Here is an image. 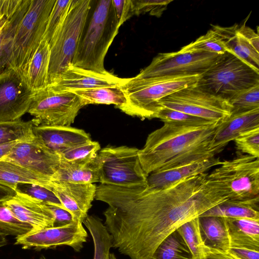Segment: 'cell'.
I'll return each instance as SVG.
<instances>
[{
  "label": "cell",
  "mask_w": 259,
  "mask_h": 259,
  "mask_svg": "<svg viewBox=\"0 0 259 259\" xmlns=\"http://www.w3.org/2000/svg\"><path fill=\"white\" fill-rule=\"evenodd\" d=\"M95 198L108 205L103 214L112 247L130 259H151L170 233L229 199L207 172L161 188L100 184Z\"/></svg>",
  "instance_id": "obj_1"
},
{
  "label": "cell",
  "mask_w": 259,
  "mask_h": 259,
  "mask_svg": "<svg viewBox=\"0 0 259 259\" xmlns=\"http://www.w3.org/2000/svg\"><path fill=\"white\" fill-rule=\"evenodd\" d=\"M219 123L189 126L164 123L149 134L144 147L139 150L143 170L148 175L157 170L215 156L221 152L212 147Z\"/></svg>",
  "instance_id": "obj_2"
},
{
  "label": "cell",
  "mask_w": 259,
  "mask_h": 259,
  "mask_svg": "<svg viewBox=\"0 0 259 259\" xmlns=\"http://www.w3.org/2000/svg\"><path fill=\"white\" fill-rule=\"evenodd\" d=\"M119 27L112 0H90L71 65L107 72L105 57Z\"/></svg>",
  "instance_id": "obj_3"
},
{
  "label": "cell",
  "mask_w": 259,
  "mask_h": 259,
  "mask_svg": "<svg viewBox=\"0 0 259 259\" xmlns=\"http://www.w3.org/2000/svg\"><path fill=\"white\" fill-rule=\"evenodd\" d=\"M201 75L129 78L120 87L126 103L118 107L125 114L142 119L155 118L160 101L178 91L197 84Z\"/></svg>",
  "instance_id": "obj_4"
},
{
  "label": "cell",
  "mask_w": 259,
  "mask_h": 259,
  "mask_svg": "<svg viewBox=\"0 0 259 259\" xmlns=\"http://www.w3.org/2000/svg\"><path fill=\"white\" fill-rule=\"evenodd\" d=\"M258 84L259 70L227 51L201 75L197 85L229 102Z\"/></svg>",
  "instance_id": "obj_5"
},
{
  "label": "cell",
  "mask_w": 259,
  "mask_h": 259,
  "mask_svg": "<svg viewBox=\"0 0 259 259\" xmlns=\"http://www.w3.org/2000/svg\"><path fill=\"white\" fill-rule=\"evenodd\" d=\"M90 0H71L61 25L49 42L48 87L72 64Z\"/></svg>",
  "instance_id": "obj_6"
},
{
  "label": "cell",
  "mask_w": 259,
  "mask_h": 259,
  "mask_svg": "<svg viewBox=\"0 0 259 259\" xmlns=\"http://www.w3.org/2000/svg\"><path fill=\"white\" fill-rule=\"evenodd\" d=\"M139 149L126 146L105 147L94 159L101 184L123 187L147 186L148 175L138 156Z\"/></svg>",
  "instance_id": "obj_7"
},
{
  "label": "cell",
  "mask_w": 259,
  "mask_h": 259,
  "mask_svg": "<svg viewBox=\"0 0 259 259\" xmlns=\"http://www.w3.org/2000/svg\"><path fill=\"white\" fill-rule=\"evenodd\" d=\"M56 0H31L17 27L13 44L11 67L24 74L31 57L43 39Z\"/></svg>",
  "instance_id": "obj_8"
},
{
  "label": "cell",
  "mask_w": 259,
  "mask_h": 259,
  "mask_svg": "<svg viewBox=\"0 0 259 259\" xmlns=\"http://www.w3.org/2000/svg\"><path fill=\"white\" fill-rule=\"evenodd\" d=\"M230 199L242 200L259 196V159L237 153L236 157L221 161L208 174Z\"/></svg>",
  "instance_id": "obj_9"
},
{
  "label": "cell",
  "mask_w": 259,
  "mask_h": 259,
  "mask_svg": "<svg viewBox=\"0 0 259 259\" xmlns=\"http://www.w3.org/2000/svg\"><path fill=\"white\" fill-rule=\"evenodd\" d=\"M83 105L72 92H59L49 87L35 92L27 112L33 125L71 126Z\"/></svg>",
  "instance_id": "obj_10"
},
{
  "label": "cell",
  "mask_w": 259,
  "mask_h": 259,
  "mask_svg": "<svg viewBox=\"0 0 259 259\" xmlns=\"http://www.w3.org/2000/svg\"><path fill=\"white\" fill-rule=\"evenodd\" d=\"M159 105L214 122H221L229 117L232 110L228 101L197 84L164 97Z\"/></svg>",
  "instance_id": "obj_11"
},
{
  "label": "cell",
  "mask_w": 259,
  "mask_h": 259,
  "mask_svg": "<svg viewBox=\"0 0 259 259\" xmlns=\"http://www.w3.org/2000/svg\"><path fill=\"white\" fill-rule=\"evenodd\" d=\"M222 55V54H221ZM221 55L207 52L160 53L135 77L201 75Z\"/></svg>",
  "instance_id": "obj_12"
},
{
  "label": "cell",
  "mask_w": 259,
  "mask_h": 259,
  "mask_svg": "<svg viewBox=\"0 0 259 259\" xmlns=\"http://www.w3.org/2000/svg\"><path fill=\"white\" fill-rule=\"evenodd\" d=\"M35 93L15 68L0 73V122L20 119L27 112Z\"/></svg>",
  "instance_id": "obj_13"
},
{
  "label": "cell",
  "mask_w": 259,
  "mask_h": 259,
  "mask_svg": "<svg viewBox=\"0 0 259 259\" xmlns=\"http://www.w3.org/2000/svg\"><path fill=\"white\" fill-rule=\"evenodd\" d=\"M88 236L82 223L74 221L65 226L32 231L16 237L15 244L21 245L24 248L33 247L38 250L66 245L78 252L87 242Z\"/></svg>",
  "instance_id": "obj_14"
},
{
  "label": "cell",
  "mask_w": 259,
  "mask_h": 259,
  "mask_svg": "<svg viewBox=\"0 0 259 259\" xmlns=\"http://www.w3.org/2000/svg\"><path fill=\"white\" fill-rule=\"evenodd\" d=\"M50 178L57 171L60 156L50 150L35 137L18 142L4 158Z\"/></svg>",
  "instance_id": "obj_15"
},
{
  "label": "cell",
  "mask_w": 259,
  "mask_h": 259,
  "mask_svg": "<svg viewBox=\"0 0 259 259\" xmlns=\"http://www.w3.org/2000/svg\"><path fill=\"white\" fill-rule=\"evenodd\" d=\"M128 79L118 77L108 71L98 73L70 65L48 87L56 92H72L101 87H121Z\"/></svg>",
  "instance_id": "obj_16"
},
{
  "label": "cell",
  "mask_w": 259,
  "mask_h": 259,
  "mask_svg": "<svg viewBox=\"0 0 259 259\" xmlns=\"http://www.w3.org/2000/svg\"><path fill=\"white\" fill-rule=\"evenodd\" d=\"M51 190L63 207L71 213L74 221L83 223L95 198L97 186L94 184L54 181L52 182Z\"/></svg>",
  "instance_id": "obj_17"
},
{
  "label": "cell",
  "mask_w": 259,
  "mask_h": 259,
  "mask_svg": "<svg viewBox=\"0 0 259 259\" xmlns=\"http://www.w3.org/2000/svg\"><path fill=\"white\" fill-rule=\"evenodd\" d=\"M5 204L17 218L30 225L33 231L54 227V215L45 203L17 193L5 201Z\"/></svg>",
  "instance_id": "obj_18"
},
{
  "label": "cell",
  "mask_w": 259,
  "mask_h": 259,
  "mask_svg": "<svg viewBox=\"0 0 259 259\" xmlns=\"http://www.w3.org/2000/svg\"><path fill=\"white\" fill-rule=\"evenodd\" d=\"M33 133L46 147L59 155L68 149L91 140L89 134L71 126L33 125Z\"/></svg>",
  "instance_id": "obj_19"
},
{
  "label": "cell",
  "mask_w": 259,
  "mask_h": 259,
  "mask_svg": "<svg viewBox=\"0 0 259 259\" xmlns=\"http://www.w3.org/2000/svg\"><path fill=\"white\" fill-rule=\"evenodd\" d=\"M221 162L220 157L214 156L157 170L148 175L147 186L152 188L166 187L184 179L205 173L212 167L219 165Z\"/></svg>",
  "instance_id": "obj_20"
},
{
  "label": "cell",
  "mask_w": 259,
  "mask_h": 259,
  "mask_svg": "<svg viewBox=\"0 0 259 259\" xmlns=\"http://www.w3.org/2000/svg\"><path fill=\"white\" fill-rule=\"evenodd\" d=\"M259 127V108L231 114L220 122L214 135L212 147L222 152L241 135Z\"/></svg>",
  "instance_id": "obj_21"
},
{
  "label": "cell",
  "mask_w": 259,
  "mask_h": 259,
  "mask_svg": "<svg viewBox=\"0 0 259 259\" xmlns=\"http://www.w3.org/2000/svg\"><path fill=\"white\" fill-rule=\"evenodd\" d=\"M239 25L230 27L212 26L229 52L259 70V52L257 51L238 31Z\"/></svg>",
  "instance_id": "obj_22"
},
{
  "label": "cell",
  "mask_w": 259,
  "mask_h": 259,
  "mask_svg": "<svg viewBox=\"0 0 259 259\" xmlns=\"http://www.w3.org/2000/svg\"><path fill=\"white\" fill-rule=\"evenodd\" d=\"M177 230L188 245L194 259H240L231 251L222 252L205 245L199 232L198 217L184 224Z\"/></svg>",
  "instance_id": "obj_23"
},
{
  "label": "cell",
  "mask_w": 259,
  "mask_h": 259,
  "mask_svg": "<svg viewBox=\"0 0 259 259\" xmlns=\"http://www.w3.org/2000/svg\"><path fill=\"white\" fill-rule=\"evenodd\" d=\"M225 218L231 247L259 250V219Z\"/></svg>",
  "instance_id": "obj_24"
},
{
  "label": "cell",
  "mask_w": 259,
  "mask_h": 259,
  "mask_svg": "<svg viewBox=\"0 0 259 259\" xmlns=\"http://www.w3.org/2000/svg\"><path fill=\"white\" fill-rule=\"evenodd\" d=\"M50 62V45L42 40L37 50L29 59L24 74L28 87L36 92L48 87Z\"/></svg>",
  "instance_id": "obj_25"
},
{
  "label": "cell",
  "mask_w": 259,
  "mask_h": 259,
  "mask_svg": "<svg viewBox=\"0 0 259 259\" xmlns=\"http://www.w3.org/2000/svg\"><path fill=\"white\" fill-rule=\"evenodd\" d=\"M201 238L206 246L222 252H230L231 244L225 218L199 217Z\"/></svg>",
  "instance_id": "obj_26"
},
{
  "label": "cell",
  "mask_w": 259,
  "mask_h": 259,
  "mask_svg": "<svg viewBox=\"0 0 259 259\" xmlns=\"http://www.w3.org/2000/svg\"><path fill=\"white\" fill-rule=\"evenodd\" d=\"M31 0H23L17 11L11 16L0 20V73L11 67L13 44L20 22L27 12Z\"/></svg>",
  "instance_id": "obj_27"
},
{
  "label": "cell",
  "mask_w": 259,
  "mask_h": 259,
  "mask_svg": "<svg viewBox=\"0 0 259 259\" xmlns=\"http://www.w3.org/2000/svg\"><path fill=\"white\" fill-rule=\"evenodd\" d=\"M259 219V196L237 200L229 199L209 209L200 217Z\"/></svg>",
  "instance_id": "obj_28"
},
{
  "label": "cell",
  "mask_w": 259,
  "mask_h": 259,
  "mask_svg": "<svg viewBox=\"0 0 259 259\" xmlns=\"http://www.w3.org/2000/svg\"><path fill=\"white\" fill-rule=\"evenodd\" d=\"M19 183L37 184L51 189V180L13 161L0 159V184L15 190Z\"/></svg>",
  "instance_id": "obj_29"
},
{
  "label": "cell",
  "mask_w": 259,
  "mask_h": 259,
  "mask_svg": "<svg viewBox=\"0 0 259 259\" xmlns=\"http://www.w3.org/2000/svg\"><path fill=\"white\" fill-rule=\"evenodd\" d=\"M65 182L75 184L99 182V168L94 159L87 164L72 163L61 160L59 167L51 182Z\"/></svg>",
  "instance_id": "obj_30"
},
{
  "label": "cell",
  "mask_w": 259,
  "mask_h": 259,
  "mask_svg": "<svg viewBox=\"0 0 259 259\" xmlns=\"http://www.w3.org/2000/svg\"><path fill=\"white\" fill-rule=\"evenodd\" d=\"M79 97L84 106L93 104H114L117 108L126 103L120 87H107L72 91Z\"/></svg>",
  "instance_id": "obj_31"
},
{
  "label": "cell",
  "mask_w": 259,
  "mask_h": 259,
  "mask_svg": "<svg viewBox=\"0 0 259 259\" xmlns=\"http://www.w3.org/2000/svg\"><path fill=\"white\" fill-rule=\"evenodd\" d=\"M151 259L194 258L184 238L176 230L158 245Z\"/></svg>",
  "instance_id": "obj_32"
},
{
  "label": "cell",
  "mask_w": 259,
  "mask_h": 259,
  "mask_svg": "<svg viewBox=\"0 0 259 259\" xmlns=\"http://www.w3.org/2000/svg\"><path fill=\"white\" fill-rule=\"evenodd\" d=\"M83 223L92 237L93 259H109L110 250L112 247V239L102 221L95 215H88Z\"/></svg>",
  "instance_id": "obj_33"
},
{
  "label": "cell",
  "mask_w": 259,
  "mask_h": 259,
  "mask_svg": "<svg viewBox=\"0 0 259 259\" xmlns=\"http://www.w3.org/2000/svg\"><path fill=\"white\" fill-rule=\"evenodd\" d=\"M33 126L31 120L24 121L20 119L0 122V145L34 138Z\"/></svg>",
  "instance_id": "obj_34"
},
{
  "label": "cell",
  "mask_w": 259,
  "mask_h": 259,
  "mask_svg": "<svg viewBox=\"0 0 259 259\" xmlns=\"http://www.w3.org/2000/svg\"><path fill=\"white\" fill-rule=\"evenodd\" d=\"M100 149V144L91 140L65 150L60 156L61 160L66 162L87 164L95 158Z\"/></svg>",
  "instance_id": "obj_35"
},
{
  "label": "cell",
  "mask_w": 259,
  "mask_h": 259,
  "mask_svg": "<svg viewBox=\"0 0 259 259\" xmlns=\"http://www.w3.org/2000/svg\"><path fill=\"white\" fill-rule=\"evenodd\" d=\"M180 51L183 52H207L220 55L227 52L221 38L212 29L195 41L182 47Z\"/></svg>",
  "instance_id": "obj_36"
},
{
  "label": "cell",
  "mask_w": 259,
  "mask_h": 259,
  "mask_svg": "<svg viewBox=\"0 0 259 259\" xmlns=\"http://www.w3.org/2000/svg\"><path fill=\"white\" fill-rule=\"evenodd\" d=\"M33 231L32 228L17 218L6 206L5 201H0V233L16 237Z\"/></svg>",
  "instance_id": "obj_37"
},
{
  "label": "cell",
  "mask_w": 259,
  "mask_h": 259,
  "mask_svg": "<svg viewBox=\"0 0 259 259\" xmlns=\"http://www.w3.org/2000/svg\"><path fill=\"white\" fill-rule=\"evenodd\" d=\"M15 191L17 193L28 196L46 204L64 208L55 194L44 186L34 183H19L16 185Z\"/></svg>",
  "instance_id": "obj_38"
},
{
  "label": "cell",
  "mask_w": 259,
  "mask_h": 259,
  "mask_svg": "<svg viewBox=\"0 0 259 259\" xmlns=\"http://www.w3.org/2000/svg\"><path fill=\"white\" fill-rule=\"evenodd\" d=\"M229 102L232 106L231 115L259 108V84L240 93Z\"/></svg>",
  "instance_id": "obj_39"
},
{
  "label": "cell",
  "mask_w": 259,
  "mask_h": 259,
  "mask_svg": "<svg viewBox=\"0 0 259 259\" xmlns=\"http://www.w3.org/2000/svg\"><path fill=\"white\" fill-rule=\"evenodd\" d=\"M155 118L164 123H172L189 126H200L215 123L183 112L162 107Z\"/></svg>",
  "instance_id": "obj_40"
},
{
  "label": "cell",
  "mask_w": 259,
  "mask_h": 259,
  "mask_svg": "<svg viewBox=\"0 0 259 259\" xmlns=\"http://www.w3.org/2000/svg\"><path fill=\"white\" fill-rule=\"evenodd\" d=\"M71 0H56L49 17L42 40L49 44L65 19Z\"/></svg>",
  "instance_id": "obj_41"
},
{
  "label": "cell",
  "mask_w": 259,
  "mask_h": 259,
  "mask_svg": "<svg viewBox=\"0 0 259 259\" xmlns=\"http://www.w3.org/2000/svg\"><path fill=\"white\" fill-rule=\"evenodd\" d=\"M237 153L259 157V127L246 132L234 141Z\"/></svg>",
  "instance_id": "obj_42"
},
{
  "label": "cell",
  "mask_w": 259,
  "mask_h": 259,
  "mask_svg": "<svg viewBox=\"0 0 259 259\" xmlns=\"http://www.w3.org/2000/svg\"><path fill=\"white\" fill-rule=\"evenodd\" d=\"M134 15L148 13L160 17L172 0H131Z\"/></svg>",
  "instance_id": "obj_43"
},
{
  "label": "cell",
  "mask_w": 259,
  "mask_h": 259,
  "mask_svg": "<svg viewBox=\"0 0 259 259\" xmlns=\"http://www.w3.org/2000/svg\"><path fill=\"white\" fill-rule=\"evenodd\" d=\"M112 4L119 26L134 16L131 0H112Z\"/></svg>",
  "instance_id": "obj_44"
},
{
  "label": "cell",
  "mask_w": 259,
  "mask_h": 259,
  "mask_svg": "<svg viewBox=\"0 0 259 259\" xmlns=\"http://www.w3.org/2000/svg\"><path fill=\"white\" fill-rule=\"evenodd\" d=\"M47 205L54 215V227L65 226L74 221L72 215L66 209L54 205Z\"/></svg>",
  "instance_id": "obj_45"
},
{
  "label": "cell",
  "mask_w": 259,
  "mask_h": 259,
  "mask_svg": "<svg viewBox=\"0 0 259 259\" xmlns=\"http://www.w3.org/2000/svg\"><path fill=\"white\" fill-rule=\"evenodd\" d=\"M238 32L257 51L259 52V35L254 30L245 25H239Z\"/></svg>",
  "instance_id": "obj_46"
},
{
  "label": "cell",
  "mask_w": 259,
  "mask_h": 259,
  "mask_svg": "<svg viewBox=\"0 0 259 259\" xmlns=\"http://www.w3.org/2000/svg\"><path fill=\"white\" fill-rule=\"evenodd\" d=\"M240 259H259V250L246 248L231 247L230 251Z\"/></svg>",
  "instance_id": "obj_47"
},
{
  "label": "cell",
  "mask_w": 259,
  "mask_h": 259,
  "mask_svg": "<svg viewBox=\"0 0 259 259\" xmlns=\"http://www.w3.org/2000/svg\"><path fill=\"white\" fill-rule=\"evenodd\" d=\"M16 194V192L14 189L0 184V201L9 200Z\"/></svg>",
  "instance_id": "obj_48"
},
{
  "label": "cell",
  "mask_w": 259,
  "mask_h": 259,
  "mask_svg": "<svg viewBox=\"0 0 259 259\" xmlns=\"http://www.w3.org/2000/svg\"><path fill=\"white\" fill-rule=\"evenodd\" d=\"M18 142H13L0 145V159L4 158L8 155Z\"/></svg>",
  "instance_id": "obj_49"
},
{
  "label": "cell",
  "mask_w": 259,
  "mask_h": 259,
  "mask_svg": "<svg viewBox=\"0 0 259 259\" xmlns=\"http://www.w3.org/2000/svg\"><path fill=\"white\" fill-rule=\"evenodd\" d=\"M7 244L6 236L0 233V248Z\"/></svg>",
  "instance_id": "obj_50"
},
{
  "label": "cell",
  "mask_w": 259,
  "mask_h": 259,
  "mask_svg": "<svg viewBox=\"0 0 259 259\" xmlns=\"http://www.w3.org/2000/svg\"><path fill=\"white\" fill-rule=\"evenodd\" d=\"M109 259H117V258L113 253H110Z\"/></svg>",
  "instance_id": "obj_51"
},
{
  "label": "cell",
  "mask_w": 259,
  "mask_h": 259,
  "mask_svg": "<svg viewBox=\"0 0 259 259\" xmlns=\"http://www.w3.org/2000/svg\"><path fill=\"white\" fill-rule=\"evenodd\" d=\"M40 259H46V258L44 255H42L40 257Z\"/></svg>",
  "instance_id": "obj_52"
},
{
  "label": "cell",
  "mask_w": 259,
  "mask_h": 259,
  "mask_svg": "<svg viewBox=\"0 0 259 259\" xmlns=\"http://www.w3.org/2000/svg\"><path fill=\"white\" fill-rule=\"evenodd\" d=\"M2 24V20H0V30H1V28Z\"/></svg>",
  "instance_id": "obj_53"
}]
</instances>
